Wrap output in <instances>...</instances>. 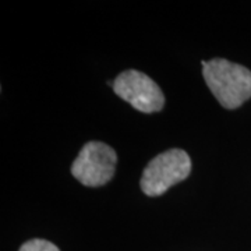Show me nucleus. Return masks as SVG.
I'll return each instance as SVG.
<instances>
[{
    "instance_id": "nucleus-3",
    "label": "nucleus",
    "mask_w": 251,
    "mask_h": 251,
    "mask_svg": "<svg viewBox=\"0 0 251 251\" xmlns=\"http://www.w3.org/2000/svg\"><path fill=\"white\" fill-rule=\"evenodd\" d=\"M117 155L108 144L87 143L72 165V173L84 186L99 187L106 184L116 171Z\"/></svg>"
},
{
    "instance_id": "nucleus-2",
    "label": "nucleus",
    "mask_w": 251,
    "mask_h": 251,
    "mask_svg": "<svg viewBox=\"0 0 251 251\" xmlns=\"http://www.w3.org/2000/svg\"><path fill=\"white\" fill-rule=\"evenodd\" d=\"M191 172L188 153L179 148L159 153L150 162L141 177V190L150 197L162 196L172 186L187 179Z\"/></svg>"
},
{
    "instance_id": "nucleus-1",
    "label": "nucleus",
    "mask_w": 251,
    "mask_h": 251,
    "mask_svg": "<svg viewBox=\"0 0 251 251\" xmlns=\"http://www.w3.org/2000/svg\"><path fill=\"white\" fill-rule=\"evenodd\" d=\"M201 64L208 88L224 108H239L251 98V72L249 69L225 59H212Z\"/></svg>"
},
{
    "instance_id": "nucleus-5",
    "label": "nucleus",
    "mask_w": 251,
    "mask_h": 251,
    "mask_svg": "<svg viewBox=\"0 0 251 251\" xmlns=\"http://www.w3.org/2000/svg\"><path fill=\"white\" fill-rule=\"evenodd\" d=\"M20 251H60L53 243L44 240V239H34L28 240L21 246Z\"/></svg>"
},
{
    "instance_id": "nucleus-4",
    "label": "nucleus",
    "mask_w": 251,
    "mask_h": 251,
    "mask_svg": "<svg viewBox=\"0 0 251 251\" xmlns=\"http://www.w3.org/2000/svg\"><path fill=\"white\" fill-rule=\"evenodd\" d=\"M113 91L131 106L143 113L159 112L165 105V97L159 85L147 74L126 70L113 81Z\"/></svg>"
}]
</instances>
